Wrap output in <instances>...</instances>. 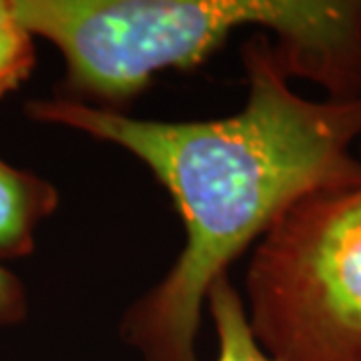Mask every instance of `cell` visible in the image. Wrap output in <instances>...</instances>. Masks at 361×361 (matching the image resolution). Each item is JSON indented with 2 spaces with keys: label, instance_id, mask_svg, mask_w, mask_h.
I'll return each instance as SVG.
<instances>
[{
  "label": "cell",
  "instance_id": "cell-7",
  "mask_svg": "<svg viewBox=\"0 0 361 361\" xmlns=\"http://www.w3.org/2000/svg\"><path fill=\"white\" fill-rule=\"evenodd\" d=\"M28 295L25 283L13 271L0 265V329L25 322Z\"/></svg>",
  "mask_w": 361,
  "mask_h": 361
},
{
  "label": "cell",
  "instance_id": "cell-2",
  "mask_svg": "<svg viewBox=\"0 0 361 361\" xmlns=\"http://www.w3.org/2000/svg\"><path fill=\"white\" fill-rule=\"evenodd\" d=\"M16 25L61 52L56 99L121 111L153 78L203 65L241 28L269 32L287 77L329 99L361 90V0H11Z\"/></svg>",
  "mask_w": 361,
  "mask_h": 361
},
{
  "label": "cell",
  "instance_id": "cell-4",
  "mask_svg": "<svg viewBox=\"0 0 361 361\" xmlns=\"http://www.w3.org/2000/svg\"><path fill=\"white\" fill-rule=\"evenodd\" d=\"M59 203L61 195L51 180L0 157V261L30 255L40 223L51 217Z\"/></svg>",
  "mask_w": 361,
  "mask_h": 361
},
{
  "label": "cell",
  "instance_id": "cell-9",
  "mask_svg": "<svg viewBox=\"0 0 361 361\" xmlns=\"http://www.w3.org/2000/svg\"><path fill=\"white\" fill-rule=\"evenodd\" d=\"M357 155H360V159H361V142H360V147H357Z\"/></svg>",
  "mask_w": 361,
  "mask_h": 361
},
{
  "label": "cell",
  "instance_id": "cell-6",
  "mask_svg": "<svg viewBox=\"0 0 361 361\" xmlns=\"http://www.w3.org/2000/svg\"><path fill=\"white\" fill-rule=\"evenodd\" d=\"M35 63V39L16 23L0 28V99L18 90L30 77Z\"/></svg>",
  "mask_w": 361,
  "mask_h": 361
},
{
  "label": "cell",
  "instance_id": "cell-8",
  "mask_svg": "<svg viewBox=\"0 0 361 361\" xmlns=\"http://www.w3.org/2000/svg\"><path fill=\"white\" fill-rule=\"evenodd\" d=\"M14 25L13 13H11V0H0V28Z\"/></svg>",
  "mask_w": 361,
  "mask_h": 361
},
{
  "label": "cell",
  "instance_id": "cell-5",
  "mask_svg": "<svg viewBox=\"0 0 361 361\" xmlns=\"http://www.w3.org/2000/svg\"><path fill=\"white\" fill-rule=\"evenodd\" d=\"M207 310L219 341L215 361H275L253 334L243 297L233 287L229 275H221L213 283L207 295Z\"/></svg>",
  "mask_w": 361,
  "mask_h": 361
},
{
  "label": "cell",
  "instance_id": "cell-1",
  "mask_svg": "<svg viewBox=\"0 0 361 361\" xmlns=\"http://www.w3.org/2000/svg\"><path fill=\"white\" fill-rule=\"evenodd\" d=\"M247 99L205 121L137 118L65 99L26 104L37 123L78 130L137 157L167 189L185 243L130 305L121 336L142 361H197L207 295L229 265L301 199L361 183V99L313 101L291 89L269 35L241 47Z\"/></svg>",
  "mask_w": 361,
  "mask_h": 361
},
{
  "label": "cell",
  "instance_id": "cell-3",
  "mask_svg": "<svg viewBox=\"0 0 361 361\" xmlns=\"http://www.w3.org/2000/svg\"><path fill=\"white\" fill-rule=\"evenodd\" d=\"M245 293L275 361H361V183L291 207L253 247Z\"/></svg>",
  "mask_w": 361,
  "mask_h": 361
}]
</instances>
